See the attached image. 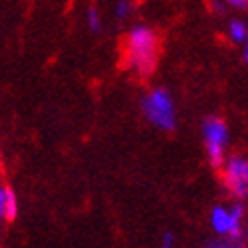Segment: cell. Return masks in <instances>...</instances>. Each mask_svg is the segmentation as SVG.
<instances>
[{
  "label": "cell",
  "instance_id": "cell-9",
  "mask_svg": "<svg viewBox=\"0 0 248 248\" xmlns=\"http://www.w3.org/2000/svg\"><path fill=\"white\" fill-rule=\"evenodd\" d=\"M127 12H129V4H127V2H119V4H117V16H119V18H123V16L127 15Z\"/></svg>",
  "mask_w": 248,
  "mask_h": 248
},
{
  "label": "cell",
  "instance_id": "cell-1",
  "mask_svg": "<svg viewBox=\"0 0 248 248\" xmlns=\"http://www.w3.org/2000/svg\"><path fill=\"white\" fill-rule=\"evenodd\" d=\"M157 59V34L150 27L131 29L125 43V63L141 75H150Z\"/></svg>",
  "mask_w": 248,
  "mask_h": 248
},
{
  "label": "cell",
  "instance_id": "cell-13",
  "mask_svg": "<svg viewBox=\"0 0 248 248\" xmlns=\"http://www.w3.org/2000/svg\"><path fill=\"white\" fill-rule=\"evenodd\" d=\"M246 236H248V226H246Z\"/></svg>",
  "mask_w": 248,
  "mask_h": 248
},
{
  "label": "cell",
  "instance_id": "cell-7",
  "mask_svg": "<svg viewBox=\"0 0 248 248\" xmlns=\"http://www.w3.org/2000/svg\"><path fill=\"white\" fill-rule=\"evenodd\" d=\"M228 31H230V36L234 41H246L248 39V29L242 20H232Z\"/></svg>",
  "mask_w": 248,
  "mask_h": 248
},
{
  "label": "cell",
  "instance_id": "cell-2",
  "mask_svg": "<svg viewBox=\"0 0 248 248\" xmlns=\"http://www.w3.org/2000/svg\"><path fill=\"white\" fill-rule=\"evenodd\" d=\"M143 113L159 129L170 131V129H173V125H176V111H173L171 97L166 89H154L152 93L145 95Z\"/></svg>",
  "mask_w": 248,
  "mask_h": 248
},
{
  "label": "cell",
  "instance_id": "cell-8",
  "mask_svg": "<svg viewBox=\"0 0 248 248\" xmlns=\"http://www.w3.org/2000/svg\"><path fill=\"white\" fill-rule=\"evenodd\" d=\"M87 20H89V27L93 29V31H99V12H97V8L95 6H91L89 10H87Z\"/></svg>",
  "mask_w": 248,
  "mask_h": 248
},
{
  "label": "cell",
  "instance_id": "cell-12",
  "mask_svg": "<svg viewBox=\"0 0 248 248\" xmlns=\"http://www.w3.org/2000/svg\"><path fill=\"white\" fill-rule=\"evenodd\" d=\"M244 59L248 61V39H246V46H244Z\"/></svg>",
  "mask_w": 248,
  "mask_h": 248
},
{
  "label": "cell",
  "instance_id": "cell-5",
  "mask_svg": "<svg viewBox=\"0 0 248 248\" xmlns=\"http://www.w3.org/2000/svg\"><path fill=\"white\" fill-rule=\"evenodd\" d=\"M244 214V208L240 204H236L232 210L226 208H214L212 210V226L216 232L222 234H230L232 238H238L240 236V220Z\"/></svg>",
  "mask_w": 248,
  "mask_h": 248
},
{
  "label": "cell",
  "instance_id": "cell-3",
  "mask_svg": "<svg viewBox=\"0 0 248 248\" xmlns=\"http://www.w3.org/2000/svg\"><path fill=\"white\" fill-rule=\"evenodd\" d=\"M204 138H206V147L210 162L214 168H220L224 162V145L228 140V127L226 123L218 117H210L204 123Z\"/></svg>",
  "mask_w": 248,
  "mask_h": 248
},
{
  "label": "cell",
  "instance_id": "cell-6",
  "mask_svg": "<svg viewBox=\"0 0 248 248\" xmlns=\"http://www.w3.org/2000/svg\"><path fill=\"white\" fill-rule=\"evenodd\" d=\"M0 214H2L4 220H15L18 214V202L16 196L10 188H2L0 190Z\"/></svg>",
  "mask_w": 248,
  "mask_h": 248
},
{
  "label": "cell",
  "instance_id": "cell-4",
  "mask_svg": "<svg viewBox=\"0 0 248 248\" xmlns=\"http://www.w3.org/2000/svg\"><path fill=\"white\" fill-rule=\"evenodd\" d=\"M224 184L230 194L236 198L248 196V162L244 157H232L226 164Z\"/></svg>",
  "mask_w": 248,
  "mask_h": 248
},
{
  "label": "cell",
  "instance_id": "cell-10",
  "mask_svg": "<svg viewBox=\"0 0 248 248\" xmlns=\"http://www.w3.org/2000/svg\"><path fill=\"white\" fill-rule=\"evenodd\" d=\"M171 242H173V236H171V234L168 232L166 236H164V248H171Z\"/></svg>",
  "mask_w": 248,
  "mask_h": 248
},
{
  "label": "cell",
  "instance_id": "cell-11",
  "mask_svg": "<svg viewBox=\"0 0 248 248\" xmlns=\"http://www.w3.org/2000/svg\"><path fill=\"white\" fill-rule=\"evenodd\" d=\"M212 248H238V246H232V244H216Z\"/></svg>",
  "mask_w": 248,
  "mask_h": 248
}]
</instances>
